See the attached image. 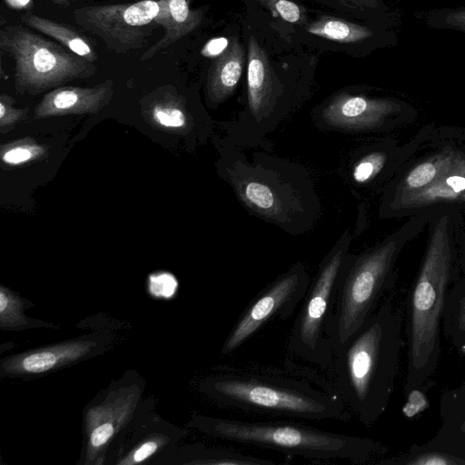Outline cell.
<instances>
[{
    "instance_id": "6da1fadb",
    "label": "cell",
    "mask_w": 465,
    "mask_h": 465,
    "mask_svg": "<svg viewBox=\"0 0 465 465\" xmlns=\"http://www.w3.org/2000/svg\"><path fill=\"white\" fill-rule=\"evenodd\" d=\"M221 178L252 215L292 235L311 231L322 203L310 172L301 163L269 153L216 138Z\"/></svg>"
},
{
    "instance_id": "7a4b0ae2",
    "label": "cell",
    "mask_w": 465,
    "mask_h": 465,
    "mask_svg": "<svg viewBox=\"0 0 465 465\" xmlns=\"http://www.w3.org/2000/svg\"><path fill=\"white\" fill-rule=\"evenodd\" d=\"M401 347V321L383 303L333 351L332 387L367 427L388 406Z\"/></svg>"
},
{
    "instance_id": "3957f363",
    "label": "cell",
    "mask_w": 465,
    "mask_h": 465,
    "mask_svg": "<svg viewBox=\"0 0 465 465\" xmlns=\"http://www.w3.org/2000/svg\"><path fill=\"white\" fill-rule=\"evenodd\" d=\"M220 405L256 415L307 420H348L351 411L333 387L315 386L283 371L225 368L206 379Z\"/></svg>"
},
{
    "instance_id": "277c9868",
    "label": "cell",
    "mask_w": 465,
    "mask_h": 465,
    "mask_svg": "<svg viewBox=\"0 0 465 465\" xmlns=\"http://www.w3.org/2000/svg\"><path fill=\"white\" fill-rule=\"evenodd\" d=\"M452 261V223L442 215L432 229L411 297L410 354L406 387L420 386L440 355V319Z\"/></svg>"
},
{
    "instance_id": "5b68a950",
    "label": "cell",
    "mask_w": 465,
    "mask_h": 465,
    "mask_svg": "<svg viewBox=\"0 0 465 465\" xmlns=\"http://www.w3.org/2000/svg\"><path fill=\"white\" fill-rule=\"evenodd\" d=\"M208 435L245 446L298 455L314 460L362 462L375 450L366 438L326 431L301 423L200 417Z\"/></svg>"
},
{
    "instance_id": "8992f818",
    "label": "cell",
    "mask_w": 465,
    "mask_h": 465,
    "mask_svg": "<svg viewBox=\"0 0 465 465\" xmlns=\"http://www.w3.org/2000/svg\"><path fill=\"white\" fill-rule=\"evenodd\" d=\"M403 229L359 254L349 252L346 255L326 331L332 351L377 309L393 264L407 238Z\"/></svg>"
},
{
    "instance_id": "52a82bcc",
    "label": "cell",
    "mask_w": 465,
    "mask_h": 465,
    "mask_svg": "<svg viewBox=\"0 0 465 465\" xmlns=\"http://www.w3.org/2000/svg\"><path fill=\"white\" fill-rule=\"evenodd\" d=\"M351 242L350 231H344L320 262L289 339L292 353L322 369L331 368L333 360L326 331L337 298L342 263Z\"/></svg>"
},
{
    "instance_id": "ba28073f",
    "label": "cell",
    "mask_w": 465,
    "mask_h": 465,
    "mask_svg": "<svg viewBox=\"0 0 465 465\" xmlns=\"http://www.w3.org/2000/svg\"><path fill=\"white\" fill-rule=\"evenodd\" d=\"M0 49L14 62L20 93L38 94L96 72L94 63L20 25L1 29Z\"/></svg>"
},
{
    "instance_id": "9c48e42d",
    "label": "cell",
    "mask_w": 465,
    "mask_h": 465,
    "mask_svg": "<svg viewBox=\"0 0 465 465\" xmlns=\"http://www.w3.org/2000/svg\"><path fill=\"white\" fill-rule=\"evenodd\" d=\"M163 6L164 0L88 5L75 9L73 17L77 25L99 37L108 50L123 54L146 45Z\"/></svg>"
},
{
    "instance_id": "30bf717a",
    "label": "cell",
    "mask_w": 465,
    "mask_h": 465,
    "mask_svg": "<svg viewBox=\"0 0 465 465\" xmlns=\"http://www.w3.org/2000/svg\"><path fill=\"white\" fill-rule=\"evenodd\" d=\"M310 282V274L301 262L279 275L240 315L222 345L221 354L236 351L270 320L291 317L305 298Z\"/></svg>"
},
{
    "instance_id": "8fae6325",
    "label": "cell",
    "mask_w": 465,
    "mask_h": 465,
    "mask_svg": "<svg viewBox=\"0 0 465 465\" xmlns=\"http://www.w3.org/2000/svg\"><path fill=\"white\" fill-rule=\"evenodd\" d=\"M399 110L391 99L341 91L315 107L311 118L319 130L358 134L382 129Z\"/></svg>"
},
{
    "instance_id": "7c38bea8",
    "label": "cell",
    "mask_w": 465,
    "mask_h": 465,
    "mask_svg": "<svg viewBox=\"0 0 465 465\" xmlns=\"http://www.w3.org/2000/svg\"><path fill=\"white\" fill-rule=\"evenodd\" d=\"M113 83L105 81L94 87L63 86L46 94L35 108V117L73 114H94L111 98Z\"/></svg>"
},
{
    "instance_id": "4fadbf2b",
    "label": "cell",
    "mask_w": 465,
    "mask_h": 465,
    "mask_svg": "<svg viewBox=\"0 0 465 465\" xmlns=\"http://www.w3.org/2000/svg\"><path fill=\"white\" fill-rule=\"evenodd\" d=\"M460 199H465V156L460 152L454 162L430 185L382 204L381 212L388 208H421Z\"/></svg>"
},
{
    "instance_id": "5bb4252c",
    "label": "cell",
    "mask_w": 465,
    "mask_h": 465,
    "mask_svg": "<svg viewBox=\"0 0 465 465\" xmlns=\"http://www.w3.org/2000/svg\"><path fill=\"white\" fill-rule=\"evenodd\" d=\"M245 52L237 37L226 50L213 58L209 68L205 91L209 105L215 108L234 93L244 67Z\"/></svg>"
},
{
    "instance_id": "9a60e30c",
    "label": "cell",
    "mask_w": 465,
    "mask_h": 465,
    "mask_svg": "<svg viewBox=\"0 0 465 465\" xmlns=\"http://www.w3.org/2000/svg\"><path fill=\"white\" fill-rule=\"evenodd\" d=\"M202 10H192L190 0H164V6L156 23L164 29L163 36L150 47L141 60H147L193 32L202 22Z\"/></svg>"
},
{
    "instance_id": "2e32d148",
    "label": "cell",
    "mask_w": 465,
    "mask_h": 465,
    "mask_svg": "<svg viewBox=\"0 0 465 465\" xmlns=\"http://www.w3.org/2000/svg\"><path fill=\"white\" fill-rule=\"evenodd\" d=\"M21 21L27 26L56 40L68 50L92 63L98 59V54L91 41L66 24L47 19L30 12L22 15Z\"/></svg>"
},
{
    "instance_id": "e0dca14e",
    "label": "cell",
    "mask_w": 465,
    "mask_h": 465,
    "mask_svg": "<svg viewBox=\"0 0 465 465\" xmlns=\"http://www.w3.org/2000/svg\"><path fill=\"white\" fill-rule=\"evenodd\" d=\"M388 159V153L380 146L359 148L348 158L346 177L354 187H367L381 173Z\"/></svg>"
},
{
    "instance_id": "ac0fdd59",
    "label": "cell",
    "mask_w": 465,
    "mask_h": 465,
    "mask_svg": "<svg viewBox=\"0 0 465 465\" xmlns=\"http://www.w3.org/2000/svg\"><path fill=\"white\" fill-rule=\"evenodd\" d=\"M459 153L453 149H444L414 166L398 185L392 200L430 185L454 162Z\"/></svg>"
},
{
    "instance_id": "d6986e66",
    "label": "cell",
    "mask_w": 465,
    "mask_h": 465,
    "mask_svg": "<svg viewBox=\"0 0 465 465\" xmlns=\"http://www.w3.org/2000/svg\"><path fill=\"white\" fill-rule=\"evenodd\" d=\"M306 31L324 39L339 43H354L372 36V32L365 26L340 18L322 16L310 24Z\"/></svg>"
},
{
    "instance_id": "ffe728a7",
    "label": "cell",
    "mask_w": 465,
    "mask_h": 465,
    "mask_svg": "<svg viewBox=\"0 0 465 465\" xmlns=\"http://www.w3.org/2000/svg\"><path fill=\"white\" fill-rule=\"evenodd\" d=\"M152 118L157 124L188 133L194 126V120L184 102L171 95V99L155 102L152 108Z\"/></svg>"
},
{
    "instance_id": "44dd1931",
    "label": "cell",
    "mask_w": 465,
    "mask_h": 465,
    "mask_svg": "<svg viewBox=\"0 0 465 465\" xmlns=\"http://www.w3.org/2000/svg\"><path fill=\"white\" fill-rule=\"evenodd\" d=\"M45 148L35 141L23 140L2 146V160L9 165H18L44 154Z\"/></svg>"
},
{
    "instance_id": "7402d4cb",
    "label": "cell",
    "mask_w": 465,
    "mask_h": 465,
    "mask_svg": "<svg viewBox=\"0 0 465 465\" xmlns=\"http://www.w3.org/2000/svg\"><path fill=\"white\" fill-rule=\"evenodd\" d=\"M429 23L438 28L453 29L465 33V7L438 10L430 15Z\"/></svg>"
},
{
    "instance_id": "603a6c76",
    "label": "cell",
    "mask_w": 465,
    "mask_h": 465,
    "mask_svg": "<svg viewBox=\"0 0 465 465\" xmlns=\"http://www.w3.org/2000/svg\"><path fill=\"white\" fill-rule=\"evenodd\" d=\"M59 360V356L51 351H39L22 359L21 369L26 372L38 373L50 370Z\"/></svg>"
},
{
    "instance_id": "cb8c5ba5",
    "label": "cell",
    "mask_w": 465,
    "mask_h": 465,
    "mask_svg": "<svg viewBox=\"0 0 465 465\" xmlns=\"http://www.w3.org/2000/svg\"><path fill=\"white\" fill-rule=\"evenodd\" d=\"M14 99L6 94L0 97V127L2 132L7 131L15 124L22 121L27 110L16 109L13 106Z\"/></svg>"
},
{
    "instance_id": "d4e9b609",
    "label": "cell",
    "mask_w": 465,
    "mask_h": 465,
    "mask_svg": "<svg viewBox=\"0 0 465 465\" xmlns=\"http://www.w3.org/2000/svg\"><path fill=\"white\" fill-rule=\"evenodd\" d=\"M408 465H465V460L440 451L420 453L405 462Z\"/></svg>"
},
{
    "instance_id": "484cf974",
    "label": "cell",
    "mask_w": 465,
    "mask_h": 465,
    "mask_svg": "<svg viewBox=\"0 0 465 465\" xmlns=\"http://www.w3.org/2000/svg\"><path fill=\"white\" fill-rule=\"evenodd\" d=\"M177 282L169 273H161L150 277V291L155 296L169 298L176 290Z\"/></svg>"
},
{
    "instance_id": "4316f807",
    "label": "cell",
    "mask_w": 465,
    "mask_h": 465,
    "mask_svg": "<svg viewBox=\"0 0 465 465\" xmlns=\"http://www.w3.org/2000/svg\"><path fill=\"white\" fill-rule=\"evenodd\" d=\"M274 8L289 23H297L302 17L300 7L289 0H276L274 2Z\"/></svg>"
},
{
    "instance_id": "83f0119b",
    "label": "cell",
    "mask_w": 465,
    "mask_h": 465,
    "mask_svg": "<svg viewBox=\"0 0 465 465\" xmlns=\"http://www.w3.org/2000/svg\"><path fill=\"white\" fill-rule=\"evenodd\" d=\"M428 406L426 397L418 390L411 391L408 395V400L403 408V412L407 417H412L422 411Z\"/></svg>"
},
{
    "instance_id": "f1b7e54d",
    "label": "cell",
    "mask_w": 465,
    "mask_h": 465,
    "mask_svg": "<svg viewBox=\"0 0 465 465\" xmlns=\"http://www.w3.org/2000/svg\"><path fill=\"white\" fill-rule=\"evenodd\" d=\"M230 42L225 37H217L209 40L202 49V54L205 57L215 58L223 54Z\"/></svg>"
},
{
    "instance_id": "f546056e",
    "label": "cell",
    "mask_w": 465,
    "mask_h": 465,
    "mask_svg": "<svg viewBox=\"0 0 465 465\" xmlns=\"http://www.w3.org/2000/svg\"><path fill=\"white\" fill-rule=\"evenodd\" d=\"M114 427L111 423H104L98 426L91 435V443L94 447H100L112 437Z\"/></svg>"
},
{
    "instance_id": "4dcf8cb0",
    "label": "cell",
    "mask_w": 465,
    "mask_h": 465,
    "mask_svg": "<svg viewBox=\"0 0 465 465\" xmlns=\"http://www.w3.org/2000/svg\"><path fill=\"white\" fill-rule=\"evenodd\" d=\"M157 449V445L153 441H148L141 445L134 454V461L140 462L150 457Z\"/></svg>"
},
{
    "instance_id": "1f68e13d",
    "label": "cell",
    "mask_w": 465,
    "mask_h": 465,
    "mask_svg": "<svg viewBox=\"0 0 465 465\" xmlns=\"http://www.w3.org/2000/svg\"><path fill=\"white\" fill-rule=\"evenodd\" d=\"M343 3L351 4L357 6H367L376 8L378 7V3L376 0H339Z\"/></svg>"
},
{
    "instance_id": "d6a6232c",
    "label": "cell",
    "mask_w": 465,
    "mask_h": 465,
    "mask_svg": "<svg viewBox=\"0 0 465 465\" xmlns=\"http://www.w3.org/2000/svg\"><path fill=\"white\" fill-rule=\"evenodd\" d=\"M459 325L465 331V297L460 302Z\"/></svg>"
},
{
    "instance_id": "836d02e7",
    "label": "cell",
    "mask_w": 465,
    "mask_h": 465,
    "mask_svg": "<svg viewBox=\"0 0 465 465\" xmlns=\"http://www.w3.org/2000/svg\"><path fill=\"white\" fill-rule=\"evenodd\" d=\"M50 1L54 2L56 5H68L73 0H50Z\"/></svg>"
},
{
    "instance_id": "e575fe53",
    "label": "cell",
    "mask_w": 465,
    "mask_h": 465,
    "mask_svg": "<svg viewBox=\"0 0 465 465\" xmlns=\"http://www.w3.org/2000/svg\"><path fill=\"white\" fill-rule=\"evenodd\" d=\"M460 430L465 433V420L462 422V424L460 425Z\"/></svg>"
}]
</instances>
